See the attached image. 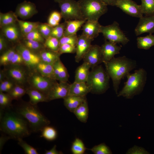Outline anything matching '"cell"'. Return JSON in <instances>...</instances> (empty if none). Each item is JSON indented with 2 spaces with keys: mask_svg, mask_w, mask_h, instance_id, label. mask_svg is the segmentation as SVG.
Here are the masks:
<instances>
[{
  "mask_svg": "<svg viewBox=\"0 0 154 154\" xmlns=\"http://www.w3.org/2000/svg\"><path fill=\"white\" fill-rule=\"evenodd\" d=\"M7 78L4 70H1L0 71V82Z\"/></svg>",
  "mask_w": 154,
  "mask_h": 154,
  "instance_id": "cell-56",
  "label": "cell"
},
{
  "mask_svg": "<svg viewBox=\"0 0 154 154\" xmlns=\"http://www.w3.org/2000/svg\"><path fill=\"white\" fill-rule=\"evenodd\" d=\"M137 40L138 48L148 50L154 45V35L149 34L145 37H138Z\"/></svg>",
  "mask_w": 154,
  "mask_h": 154,
  "instance_id": "cell-31",
  "label": "cell"
},
{
  "mask_svg": "<svg viewBox=\"0 0 154 154\" xmlns=\"http://www.w3.org/2000/svg\"><path fill=\"white\" fill-rule=\"evenodd\" d=\"M71 149L73 154H83L88 148L82 140L76 138L72 142Z\"/></svg>",
  "mask_w": 154,
  "mask_h": 154,
  "instance_id": "cell-38",
  "label": "cell"
},
{
  "mask_svg": "<svg viewBox=\"0 0 154 154\" xmlns=\"http://www.w3.org/2000/svg\"><path fill=\"white\" fill-rule=\"evenodd\" d=\"M56 80L49 78L41 75L34 70H30L27 82L28 87L36 89L46 96L50 90L56 82Z\"/></svg>",
  "mask_w": 154,
  "mask_h": 154,
  "instance_id": "cell-7",
  "label": "cell"
},
{
  "mask_svg": "<svg viewBox=\"0 0 154 154\" xmlns=\"http://www.w3.org/2000/svg\"><path fill=\"white\" fill-rule=\"evenodd\" d=\"M141 1L143 14L145 16L154 15V0H141Z\"/></svg>",
  "mask_w": 154,
  "mask_h": 154,
  "instance_id": "cell-39",
  "label": "cell"
},
{
  "mask_svg": "<svg viewBox=\"0 0 154 154\" xmlns=\"http://www.w3.org/2000/svg\"><path fill=\"white\" fill-rule=\"evenodd\" d=\"M21 42L28 49L38 54L45 48L44 44L30 39L23 38Z\"/></svg>",
  "mask_w": 154,
  "mask_h": 154,
  "instance_id": "cell-33",
  "label": "cell"
},
{
  "mask_svg": "<svg viewBox=\"0 0 154 154\" xmlns=\"http://www.w3.org/2000/svg\"><path fill=\"white\" fill-rule=\"evenodd\" d=\"M49 17L52 19L57 23L59 24V22L62 18L60 12L54 11L50 14Z\"/></svg>",
  "mask_w": 154,
  "mask_h": 154,
  "instance_id": "cell-52",
  "label": "cell"
},
{
  "mask_svg": "<svg viewBox=\"0 0 154 154\" xmlns=\"http://www.w3.org/2000/svg\"><path fill=\"white\" fill-rule=\"evenodd\" d=\"M23 138H19L17 140L18 143L24 150L26 154H38L37 149L28 144Z\"/></svg>",
  "mask_w": 154,
  "mask_h": 154,
  "instance_id": "cell-45",
  "label": "cell"
},
{
  "mask_svg": "<svg viewBox=\"0 0 154 154\" xmlns=\"http://www.w3.org/2000/svg\"><path fill=\"white\" fill-rule=\"evenodd\" d=\"M40 136L48 141H52L55 139L57 136L56 130L54 127L49 125L45 126L42 129Z\"/></svg>",
  "mask_w": 154,
  "mask_h": 154,
  "instance_id": "cell-36",
  "label": "cell"
},
{
  "mask_svg": "<svg viewBox=\"0 0 154 154\" xmlns=\"http://www.w3.org/2000/svg\"><path fill=\"white\" fill-rule=\"evenodd\" d=\"M42 76L56 80L54 73L53 65L40 62L33 69Z\"/></svg>",
  "mask_w": 154,
  "mask_h": 154,
  "instance_id": "cell-28",
  "label": "cell"
},
{
  "mask_svg": "<svg viewBox=\"0 0 154 154\" xmlns=\"http://www.w3.org/2000/svg\"><path fill=\"white\" fill-rule=\"evenodd\" d=\"M11 139L9 136H1L0 139V150L1 151L3 148V147L6 142L9 139Z\"/></svg>",
  "mask_w": 154,
  "mask_h": 154,
  "instance_id": "cell-54",
  "label": "cell"
},
{
  "mask_svg": "<svg viewBox=\"0 0 154 154\" xmlns=\"http://www.w3.org/2000/svg\"><path fill=\"white\" fill-rule=\"evenodd\" d=\"M66 26V22L65 21L63 23L58 24L57 26L53 27L50 36L54 37L60 40L63 37Z\"/></svg>",
  "mask_w": 154,
  "mask_h": 154,
  "instance_id": "cell-41",
  "label": "cell"
},
{
  "mask_svg": "<svg viewBox=\"0 0 154 154\" xmlns=\"http://www.w3.org/2000/svg\"><path fill=\"white\" fill-rule=\"evenodd\" d=\"M16 83L8 78L3 80L0 83V92L8 93L12 89Z\"/></svg>",
  "mask_w": 154,
  "mask_h": 154,
  "instance_id": "cell-46",
  "label": "cell"
},
{
  "mask_svg": "<svg viewBox=\"0 0 154 154\" xmlns=\"http://www.w3.org/2000/svg\"><path fill=\"white\" fill-rule=\"evenodd\" d=\"M10 64L25 65L22 56L17 51L9 65Z\"/></svg>",
  "mask_w": 154,
  "mask_h": 154,
  "instance_id": "cell-50",
  "label": "cell"
},
{
  "mask_svg": "<svg viewBox=\"0 0 154 154\" xmlns=\"http://www.w3.org/2000/svg\"><path fill=\"white\" fill-rule=\"evenodd\" d=\"M90 67L87 63L84 62L77 68L75 73L74 82H86L90 73Z\"/></svg>",
  "mask_w": 154,
  "mask_h": 154,
  "instance_id": "cell-25",
  "label": "cell"
},
{
  "mask_svg": "<svg viewBox=\"0 0 154 154\" xmlns=\"http://www.w3.org/2000/svg\"><path fill=\"white\" fill-rule=\"evenodd\" d=\"M64 99V104L66 108L74 113L76 109L86 100V96L68 95Z\"/></svg>",
  "mask_w": 154,
  "mask_h": 154,
  "instance_id": "cell-23",
  "label": "cell"
},
{
  "mask_svg": "<svg viewBox=\"0 0 154 154\" xmlns=\"http://www.w3.org/2000/svg\"><path fill=\"white\" fill-rule=\"evenodd\" d=\"M15 110L27 122L31 131H41L50 123L49 120L40 111L37 105L23 102L17 106Z\"/></svg>",
  "mask_w": 154,
  "mask_h": 154,
  "instance_id": "cell-3",
  "label": "cell"
},
{
  "mask_svg": "<svg viewBox=\"0 0 154 154\" xmlns=\"http://www.w3.org/2000/svg\"><path fill=\"white\" fill-rule=\"evenodd\" d=\"M15 13L10 11L5 13H0V26H4L16 23L18 19Z\"/></svg>",
  "mask_w": 154,
  "mask_h": 154,
  "instance_id": "cell-32",
  "label": "cell"
},
{
  "mask_svg": "<svg viewBox=\"0 0 154 154\" xmlns=\"http://www.w3.org/2000/svg\"><path fill=\"white\" fill-rule=\"evenodd\" d=\"M41 61L53 65L59 58L61 54L58 52H55L45 48L38 54Z\"/></svg>",
  "mask_w": 154,
  "mask_h": 154,
  "instance_id": "cell-27",
  "label": "cell"
},
{
  "mask_svg": "<svg viewBox=\"0 0 154 154\" xmlns=\"http://www.w3.org/2000/svg\"><path fill=\"white\" fill-rule=\"evenodd\" d=\"M81 122L86 123L87 120L89 113L88 107L87 100L81 104L73 113Z\"/></svg>",
  "mask_w": 154,
  "mask_h": 154,
  "instance_id": "cell-29",
  "label": "cell"
},
{
  "mask_svg": "<svg viewBox=\"0 0 154 154\" xmlns=\"http://www.w3.org/2000/svg\"><path fill=\"white\" fill-rule=\"evenodd\" d=\"M104 64L106 71L112 80L114 90L117 94L121 80L135 68L136 62L125 56H123L114 57Z\"/></svg>",
  "mask_w": 154,
  "mask_h": 154,
  "instance_id": "cell-2",
  "label": "cell"
},
{
  "mask_svg": "<svg viewBox=\"0 0 154 154\" xmlns=\"http://www.w3.org/2000/svg\"><path fill=\"white\" fill-rule=\"evenodd\" d=\"M100 33L102 34L106 40L116 43L126 44L129 40L120 29L119 24L116 21L108 25H101Z\"/></svg>",
  "mask_w": 154,
  "mask_h": 154,
  "instance_id": "cell-8",
  "label": "cell"
},
{
  "mask_svg": "<svg viewBox=\"0 0 154 154\" xmlns=\"http://www.w3.org/2000/svg\"><path fill=\"white\" fill-rule=\"evenodd\" d=\"M13 100L7 93L0 92V107L1 110L11 108Z\"/></svg>",
  "mask_w": 154,
  "mask_h": 154,
  "instance_id": "cell-40",
  "label": "cell"
},
{
  "mask_svg": "<svg viewBox=\"0 0 154 154\" xmlns=\"http://www.w3.org/2000/svg\"><path fill=\"white\" fill-rule=\"evenodd\" d=\"M66 0H54V1L58 3H59L63 1H65Z\"/></svg>",
  "mask_w": 154,
  "mask_h": 154,
  "instance_id": "cell-57",
  "label": "cell"
},
{
  "mask_svg": "<svg viewBox=\"0 0 154 154\" xmlns=\"http://www.w3.org/2000/svg\"><path fill=\"white\" fill-rule=\"evenodd\" d=\"M53 68L56 80L59 82H67L69 77V74L60 58L54 63Z\"/></svg>",
  "mask_w": 154,
  "mask_h": 154,
  "instance_id": "cell-21",
  "label": "cell"
},
{
  "mask_svg": "<svg viewBox=\"0 0 154 154\" xmlns=\"http://www.w3.org/2000/svg\"><path fill=\"white\" fill-rule=\"evenodd\" d=\"M110 78L103 67L98 65L92 69L86 83L91 88V92L102 94L109 88Z\"/></svg>",
  "mask_w": 154,
  "mask_h": 154,
  "instance_id": "cell-5",
  "label": "cell"
},
{
  "mask_svg": "<svg viewBox=\"0 0 154 154\" xmlns=\"http://www.w3.org/2000/svg\"><path fill=\"white\" fill-rule=\"evenodd\" d=\"M0 131L17 140L28 136L31 131L27 122L11 108L0 109Z\"/></svg>",
  "mask_w": 154,
  "mask_h": 154,
  "instance_id": "cell-1",
  "label": "cell"
},
{
  "mask_svg": "<svg viewBox=\"0 0 154 154\" xmlns=\"http://www.w3.org/2000/svg\"><path fill=\"white\" fill-rule=\"evenodd\" d=\"M93 40L82 34L78 37L75 57L76 62H79L83 59L92 45L91 42Z\"/></svg>",
  "mask_w": 154,
  "mask_h": 154,
  "instance_id": "cell-17",
  "label": "cell"
},
{
  "mask_svg": "<svg viewBox=\"0 0 154 154\" xmlns=\"http://www.w3.org/2000/svg\"><path fill=\"white\" fill-rule=\"evenodd\" d=\"M53 28L48 23H40L37 29L44 38L46 39L50 36Z\"/></svg>",
  "mask_w": 154,
  "mask_h": 154,
  "instance_id": "cell-43",
  "label": "cell"
},
{
  "mask_svg": "<svg viewBox=\"0 0 154 154\" xmlns=\"http://www.w3.org/2000/svg\"><path fill=\"white\" fill-rule=\"evenodd\" d=\"M16 50L22 56L25 66L30 70L34 69L41 61L38 54L34 52L25 47L21 42L15 46Z\"/></svg>",
  "mask_w": 154,
  "mask_h": 154,
  "instance_id": "cell-11",
  "label": "cell"
},
{
  "mask_svg": "<svg viewBox=\"0 0 154 154\" xmlns=\"http://www.w3.org/2000/svg\"><path fill=\"white\" fill-rule=\"evenodd\" d=\"M101 26L98 21H86L82 26V34L94 40L100 33Z\"/></svg>",
  "mask_w": 154,
  "mask_h": 154,
  "instance_id": "cell-20",
  "label": "cell"
},
{
  "mask_svg": "<svg viewBox=\"0 0 154 154\" xmlns=\"http://www.w3.org/2000/svg\"><path fill=\"white\" fill-rule=\"evenodd\" d=\"M60 54L64 53H74L76 52V46L68 44L60 46L58 52Z\"/></svg>",
  "mask_w": 154,
  "mask_h": 154,
  "instance_id": "cell-48",
  "label": "cell"
},
{
  "mask_svg": "<svg viewBox=\"0 0 154 154\" xmlns=\"http://www.w3.org/2000/svg\"><path fill=\"white\" fill-rule=\"evenodd\" d=\"M107 5L116 6L117 0H100Z\"/></svg>",
  "mask_w": 154,
  "mask_h": 154,
  "instance_id": "cell-55",
  "label": "cell"
},
{
  "mask_svg": "<svg viewBox=\"0 0 154 154\" xmlns=\"http://www.w3.org/2000/svg\"><path fill=\"white\" fill-rule=\"evenodd\" d=\"M84 19H76L65 21L66 26L64 36H67L76 34L77 32L82 27L86 21Z\"/></svg>",
  "mask_w": 154,
  "mask_h": 154,
  "instance_id": "cell-24",
  "label": "cell"
},
{
  "mask_svg": "<svg viewBox=\"0 0 154 154\" xmlns=\"http://www.w3.org/2000/svg\"><path fill=\"white\" fill-rule=\"evenodd\" d=\"M116 6L131 16L140 18L143 15L141 5L132 0H117Z\"/></svg>",
  "mask_w": 154,
  "mask_h": 154,
  "instance_id": "cell-12",
  "label": "cell"
},
{
  "mask_svg": "<svg viewBox=\"0 0 154 154\" xmlns=\"http://www.w3.org/2000/svg\"><path fill=\"white\" fill-rule=\"evenodd\" d=\"M7 38L1 33L0 35V52L1 53L6 50L7 47Z\"/></svg>",
  "mask_w": 154,
  "mask_h": 154,
  "instance_id": "cell-51",
  "label": "cell"
},
{
  "mask_svg": "<svg viewBox=\"0 0 154 154\" xmlns=\"http://www.w3.org/2000/svg\"><path fill=\"white\" fill-rule=\"evenodd\" d=\"M78 37L77 34L64 36L59 40L60 46L64 44H68L76 46Z\"/></svg>",
  "mask_w": 154,
  "mask_h": 154,
  "instance_id": "cell-47",
  "label": "cell"
},
{
  "mask_svg": "<svg viewBox=\"0 0 154 154\" xmlns=\"http://www.w3.org/2000/svg\"><path fill=\"white\" fill-rule=\"evenodd\" d=\"M23 38L34 40L43 44L44 43L45 40L37 29L32 31L27 34Z\"/></svg>",
  "mask_w": 154,
  "mask_h": 154,
  "instance_id": "cell-44",
  "label": "cell"
},
{
  "mask_svg": "<svg viewBox=\"0 0 154 154\" xmlns=\"http://www.w3.org/2000/svg\"><path fill=\"white\" fill-rule=\"evenodd\" d=\"M38 12L34 3L25 1L17 5L15 13L17 17L24 20L31 18Z\"/></svg>",
  "mask_w": 154,
  "mask_h": 154,
  "instance_id": "cell-15",
  "label": "cell"
},
{
  "mask_svg": "<svg viewBox=\"0 0 154 154\" xmlns=\"http://www.w3.org/2000/svg\"><path fill=\"white\" fill-rule=\"evenodd\" d=\"M15 46L8 48L2 53L0 56V65L5 66L10 64L16 52Z\"/></svg>",
  "mask_w": 154,
  "mask_h": 154,
  "instance_id": "cell-34",
  "label": "cell"
},
{
  "mask_svg": "<svg viewBox=\"0 0 154 154\" xmlns=\"http://www.w3.org/2000/svg\"><path fill=\"white\" fill-rule=\"evenodd\" d=\"M146 72L143 68L135 70L134 73L128 74L127 80L124 83L122 90L117 94V97L122 96L127 99L132 98L142 91L146 78Z\"/></svg>",
  "mask_w": 154,
  "mask_h": 154,
  "instance_id": "cell-4",
  "label": "cell"
},
{
  "mask_svg": "<svg viewBox=\"0 0 154 154\" xmlns=\"http://www.w3.org/2000/svg\"><path fill=\"white\" fill-rule=\"evenodd\" d=\"M149 153L144 148L136 145L129 149L126 153V154H147Z\"/></svg>",
  "mask_w": 154,
  "mask_h": 154,
  "instance_id": "cell-49",
  "label": "cell"
},
{
  "mask_svg": "<svg viewBox=\"0 0 154 154\" xmlns=\"http://www.w3.org/2000/svg\"><path fill=\"white\" fill-rule=\"evenodd\" d=\"M7 93L13 100H19L26 94V88L24 86L16 84L12 89Z\"/></svg>",
  "mask_w": 154,
  "mask_h": 154,
  "instance_id": "cell-35",
  "label": "cell"
},
{
  "mask_svg": "<svg viewBox=\"0 0 154 154\" xmlns=\"http://www.w3.org/2000/svg\"><path fill=\"white\" fill-rule=\"evenodd\" d=\"M100 47L104 64L109 61L115 55L119 54L121 48L117 43L106 40Z\"/></svg>",
  "mask_w": 154,
  "mask_h": 154,
  "instance_id": "cell-18",
  "label": "cell"
},
{
  "mask_svg": "<svg viewBox=\"0 0 154 154\" xmlns=\"http://www.w3.org/2000/svg\"><path fill=\"white\" fill-rule=\"evenodd\" d=\"M154 33V15L142 16L139 18L138 23L135 29L137 36L145 33Z\"/></svg>",
  "mask_w": 154,
  "mask_h": 154,
  "instance_id": "cell-16",
  "label": "cell"
},
{
  "mask_svg": "<svg viewBox=\"0 0 154 154\" xmlns=\"http://www.w3.org/2000/svg\"><path fill=\"white\" fill-rule=\"evenodd\" d=\"M56 145H54L51 149L49 150H46L45 154H62L61 151H58L56 149Z\"/></svg>",
  "mask_w": 154,
  "mask_h": 154,
  "instance_id": "cell-53",
  "label": "cell"
},
{
  "mask_svg": "<svg viewBox=\"0 0 154 154\" xmlns=\"http://www.w3.org/2000/svg\"><path fill=\"white\" fill-rule=\"evenodd\" d=\"M84 19L98 21L108 11L107 5L100 0H79L78 1Z\"/></svg>",
  "mask_w": 154,
  "mask_h": 154,
  "instance_id": "cell-6",
  "label": "cell"
},
{
  "mask_svg": "<svg viewBox=\"0 0 154 154\" xmlns=\"http://www.w3.org/2000/svg\"><path fill=\"white\" fill-rule=\"evenodd\" d=\"M17 22L23 38L32 31L37 29L40 23L38 22L25 21L19 19L17 20Z\"/></svg>",
  "mask_w": 154,
  "mask_h": 154,
  "instance_id": "cell-30",
  "label": "cell"
},
{
  "mask_svg": "<svg viewBox=\"0 0 154 154\" xmlns=\"http://www.w3.org/2000/svg\"><path fill=\"white\" fill-rule=\"evenodd\" d=\"M44 45L46 48L58 52L60 47L59 40L56 37L50 36L45 39Z\"/></svg>",
  "mask_w": 154,
  "mask_h": 154,
  "instance_id": "cell-37",
  "label": "cell"
},
{
  "mask_svg": "<svg viewBox=\"0 0 154 154\" xmlns=\"http://www.w3.org/2000/svg\"><path fill=\"white\" fill-rule=\"evenodd\" d=\"M91 89L86 82H74L70 84L69 95L86 96Z\"/></svg>",
  "mask_w": 154,
  "mask_h": 154,
  "instance_id": "cell-22",
  "label": "cell"
},
{
  "mask_svg": "<svg viewBox=\"0 0 154 154\" xmlns=\"http://www.w3.org/2000/svg\"><path fill=\"white\" fill-rule=\"evenodd\" d=\"M70 84L67 82H56L47 96L48 101L63 99L68 96Z\"/></svg>",
  "mask_w": 154,
  "mask_h": 154,
  "instance_id": "cell-13",
  "label": "cell"
},
{
  "mask_svg": "<svg viewBox=\"0 0 154 154\" xmlns=\"http://www.w3.org/2000/svg\"><path fill=\"white\" fill-rule=\"evenodd\" d=\"M83 59L84 62L88 63L92 69L103 62L100 46L97 45H92Z\"/></svg>",
  "mask_w": 154,
  "mask_h": 154,
  "instance_id": "cell-14",
  "label": "cell"
},
{
  "mask_svg": "<svg viewBox=\"0 0 154 154\" xmlns=\"http://www.w3.org/2000/svg\"><path fill=\"white\" fill-rule=\"evenodd\" d=\"M94 154H111L112 152L110 148L103 143L95 145L92 148L88 149Z\"/></svg>",
  "mask_w": 154,
  "mask_h": 154,
  "instance_id": "cell-42",
  "label": "cell"
},
{
  "mask_svg": "<svg viewBox=\"0 0 154 154\" xmlns=\"http://www.w3.org/2000/svg\"><path fill=\"white\" fill-rule=\"evenodd\" d=\"M1 28V33L9 40L17 44L21 42V37L22 35L18 24L17 25L16 23Z\"/></svg>",
  "mask_w": 154,
  "mask_h": 154,
  "instance_id": "cell-19",
  "label": "cell"
},
{
  "mask_svg": "<svg viewBox=\"0 0 154 154\" xmlns=\"http://www.w3.org/2000/svg\"><path fill=\"white\" fill-rule=\"evenodd\" d=\"M25 65L10 64L5 66L4 71L7 78L16 84L24 86L27 82L30 70L27 71L23 66Z\"/></svg>",
  "mask_w": 154,
  "mask_h": 154,
  "instance_id": "cell-10",
  "label": "cell"
},
{
  "mask_svg": "<svg viewBox=\"0 0 154 154\" xmlns=\"http://www.w3.org/2000/svg\"><path fill=\"white\" fill-rule=\"evenodd\" d=\"M26 94L29 97V102L32 104L37 105L39 102L49 101L46 95L34 88H26Z\"/></svg>",
  "mask_w": 154,
  "mask_h": 154,
  "instance_id": "cell-26",
  "label": "cell"
},
{
  "mask_svg": "<svg viewBox=\"0 0 154 154\" xmlns=\"http://www.w3.org/2000/svg\"><path fill=\"white\" fill-rule=\"evenodd\" d=\"M58 3L62 17L65 21L84 19L78 1L66 0Z\"/></svg>",
  "mask_w": 154,
  "mask_h": 154,
  "instance_id": "cell-9",
  "label": "cell"
}]
</instances>
